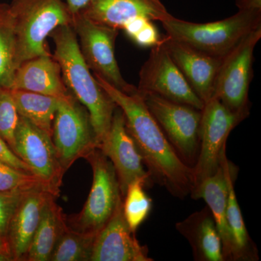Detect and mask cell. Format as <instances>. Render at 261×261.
Wrapping results in <instances>:
<instances>
[{"instance_id": "cell-1", "label": "cell", "mask_w": 261, "mask_h": 261, "mask_svg": "<svg viewBox=\"0 0 261 261\" xmlns=\"http://www.w3.org/2000/svg\"><path fill=\"white\" fill-rule=\"evenodd\" d=\"M93 75L123 112L126 129L135 141L152 182L164 187L178 198L190 195L194 187L193 170L178 157L137 89L133 93H125L99 75Z\"/></svg>"}, {"instance_id": "cell-2", "label": "cell", "mask_w": 261, "mask_h": 261, "mask_svg": "<svg viewBox=\"0 0 261 261\" xmlns=\"http://www.w3.org/2000/svg\"><path fill=\"white\" fill-rule=\"evenodd\" d=\"M49 37L55 44L53 56L61 66L65 87L88 111L99 146L109 132L116 103L98 84L86 64L71 25L58 27Z\"/></svg>"}, {"instance_id": "cell-3", "label": "cell", "mask_w": 261, "mask_h": 261, "mask_svg": "<svg viewBox=\"0 0 261 261\" xmlns=\"http://www.w3.org/2000/svg\"><path fill=\"white\" fill-rule=\"evenodd\" d=\"M166 34L210 56L224 58L250 33L261 27V13L238 10L227 18L197 23L173 17L162 22Z\"/></svg>"}, {"instance_id": "cell-4", "label": "cell", "mask_w": 261, "mask_h": 261, "mask_svg": "<svg viewBox=\"0 0 261 261\" xmlns=\"http://www.w3.org/2000/svg\"><path fill=\"white\" fill-rule=\"evenodd\" d=\"M9 5L16 36L17 68L33 58L49 54L47 37L58 27L71 23L72 14L63 0H13Z\"/></svg>"}, {"instance_id": "cell-5", "label": "cell", "mask_w": 261, "mask_h": 261, "mask_svg": "<svg viewBox=\"0 0 261 261\" xmlns=\"http://www.w3.org/2000/svg\"><path fill=\"white\" fill-rule=\"evenodd\" d=\"M93 172L88 198L78 214L66 216L67 225L75 231L97 236L114 214L123 197L112 163L96 148L85 159Z\"/></svg>"}, {"instance_id": "cell-6", "label": "cell", "mask_w": 261, "mask_h": 261, "mask_svg": "<svg viewBox=\"0 0 261 261\" xmlns=\"http://www.w3.org/2000/svg\"><path fill=\"white\" fill-rule=\"evenodd\" d=\"M51 140L65 173L99 147L88 111L70 92L60 98Z\"/></svg>"}, {"instance_id": "cell-7", "label": "cell", "mask_w": 261, "mask_h": 261, "mask_svg": "<svg viewBox=\"0 0 261 261\" xmlns=\"http://www.w3.org/2000/svg\"><path fill=\"white\" fill-rule=\"evenodd\" d=\"M74 31L82 56L93 74L125 93H133L137 87L123 79L115 55L119 30L97 23L81 13L72 15Z\"/></svg>"}, {"instance_id": "cell-8", "label": "cell", "mask_w": 261, "mask_h": 261, "mask_svg": "<svg viewBox=\"0 0 261 261\" xmlns=\"http://www.w3.org/2000/svg\"><path fill=\"white\" fill-rule=\"evenodd\" d=\"M261 27L250 33L223 58L215 80L213 97L233 113L250 114L249 89L253 78L254 50Z\"/></svg>"}, {"instance_id": "cell-9", "label": "cell", "mask_w": 261, "mask_h": 261, "mask_svg": "<svg viewBox=\"0 0 261 261\" xmlns=\"http://www.w3.org/2000/svg\"><path fill=\"white\" fill-rule=\"evenodd\" d=\"M139 93L178 157L193 167L200 147L202 110L156 94Z\"/></svg>"}, {"instance_id": "cell-10", "label": "cell", "mask_w": 261, "mask_h": 261, "mask_svg": "<svg viewBox=\"0 0 261 261\" xmlns=\"http://www.w3.org/2000/svg\"><path fill=\"white\" fill-rule=\"evenodd\" d=\"M245 118L243 115L229 111L216 98L205 103L202 109L199 153L192 167L194 187L217 171L228 136Z\"/></svg>"}, {"instance_id": "cell-11", "label": "cell", "mask_w": 261, "mask_h": 261, "mask_svg": "<svg viewBox=\"0 0 261 261\" xmlns=\"http://www.w3.org/2000/svg\"><path fill=\"white\" fill-rule=\"evenodd\" d=\"M13 152L23 161L56 198L61 194L65 172L51 136L19 116Z\"/></svg>"}, {"instance_id": "cell-12", "label": "cell", "mask_w": 261, "mask_h": 261, "mask_svg": "<svg viewBox=\"0 0 261 261\" xmlns=\"http://www.w3.org/2000/svg\"><path fill=\"white\" fill-rule=\"evenodd\" d=\"M139 76L137 89L141 93L156 94L198 110L204 107L205 103L195 94L168 54L162 37L159 44L151 47L148 58L141 67Z\"/></svg>"}, {"instance_id": "cell-13", "label": "cell", "mask_w": 261, "mask_h": 261, "mask_svg": "<svg viewBox=\"0 0 261 261\" xmlns=\"http://www.w3.org/2000/svg\"><path fill=\"white\" fill-rule=\"evenodd\" d=\"M98 148L112 163L123 197L128 185L136 180H143L147 187L153 183L145 170L135 141L126 129L123 113L118 106L113 113L109 132Z\"/></svg>"}, {"instance_id": "cell-14", "label": "cell", "mask_w": 261, "mask_h": 261, "mask_svg": "<svg viewBox=\"0 0 261 261\" xmlns=\"http://www.w3.org/2000/svg\"><path fill=\"white\" fill-rule=\"evenodd\" d=\"M123 214V200L97 233L90 261H153L145 245H140Z\"/></svg>"}, {"instance_id": "cell-15", "label": "cell", "mask_w": 261, "mask_h": 261, "mask_svg": "<svg viewBox=\"0 0 261 261\" xmlns=\"http://www.w3.org/2000/svg\"><path fill=\"white\" fill-rule=\"evenodd\" d=\"M162 42L195 94L204 103L210 100L223 58L205 54L167 34L163 36Z\"/></svg>"}, {"instance_id": "cell-16", "label": "cell", "mask_w": 261, "mask_h": 261, "mask_svg": "<svg viewBox=\"0 0 261 261\" xmlns=\"http://www.w3.org/2000/svg\"><path fill=\"white\" fill-rule=\"evenodd\" d=\"M80 13L118 30L138 18L162 23L173 17L161 0H89Z\"/></svg>"}, {"instance_id": "cell-17", "label": "cell", "mask_w": 261, "mask_h": 261, "mask_svg": "<svg viewBox=\"0 0 261 261\" xmlns=\"http://www.w3.org/2000/svg\"><path fill=\"white\" fill-rule=\"evenodd\" d=\"M51 196L46 190L38 189L25 192L19 202L5 236L13 261H25L44 206Z\"/></svg>"}, {"instance_id": "cell-18", "label": "cell", "mask_w": 261, "mask_h": 261, "mask_svg": "<svg viewBox=\"0 0 261 261\" xmlns=\"http://www.w3.org/2000/svg\"><path fill=\"white\" fill-rule=\"evenodd\" d=\"M226 150L223 152L217 171L202 180L192 189V198L205 200L214 216L219 231L225 261H233V244L228 227L226 208L228 199V179L226 174Z\"/></svg>"}, {"instance_id": "cell-19", "label": "cell", "mask_w": 261, "mask_h": 261, "mask_svg": "<svg viewBox=\"0 0 261 261\" xmlns=\"http://www.w3.org/2000/svg\"><path fill=\"white\" fill-rule=\"evenodd\" d=\"M11 89H20L61 98L69 91L65 87L61 66L50 54L23 62L17 68Z\"/></svg>"}, {"instance_id": "cell-20", "label": "cell", "mask_w": 261, "mask_h": 261, "mask_svg": "<svg viewBox=\"0 0 261 261\" xmlns=\"http://www.w3.org/2000/svg\"><path fill=\"white\" fill-rule=\"evenodd\" d=\"M176 230L192 247L195 261H225L222 243L207 206L176 224Z\"/></svg>"}, {"instance_id": "cell-21", "label": "cell", "mask_w": 261, "mask_h": 261, "mask_svg": "<svg viewBox=\"0 0 261 261\" xmlns=\"http://www.w3.org/2000/svg\"><path fill=\"white\" fill-rule=\"evenodd\" d=\"M228 199L226 217L233 244V261H257L258 250L247 231L234 190L238 169L231 161H226Z\"/></svg>"}, {"instance_id": "cell-22", "label": "cell", "mask_w": 261, "mask_h": 261, "mask_svg": "<svg viewBox=\"0 0 261 261\" xmlns=\"http://www.w3.org/2000/svg\"><path fill=\"white\" fill-rule=\"evenodd\" d=\"M66 216L51 196L44 206L25 261H49L58 239L67 228Z\"/></svg>"}, {"instance_id": "cell-23", "label": "cell", "mask_w": 261, "mask_h": 261, "mask_svg": "<svg viewBox=\"0 0 261 261\" xmlns=\"http://www.w3.org/2000/svg\"><path fill=\"white\" fill-rule=\"evenodd\" d=\"M10 90L19 116L51 137L60 98L20 89Z\"/></svg>"}, {"instance_id": "cell-24", "label": "cell", "mask_w": 261, "mask_h": 261, "mask_svg": "<svg viewBox=\"0 0 261 261\" xmlns=\"http://www.w3.org/2000/svg\"><path fill=\"white\" fill-rule=\"evenodd\" d=\"M17 42L9 4L0 3V89H11L16 71Z\"/></svg>"}, {"instance_id": "cell-25", "label": "cell", "mask_w": 261, "mask_h": 261, "mask_svg": "<svg viewBox=\"0 0 261 261\" xmlns=\"http://www.w3.org/2000/svg\"><path fill=\"white\" fill-rule=\"evenodd\" d=\"M95 237L67 226L55 245L49 261H90Z\"/></svg>"}, {"instance_id": "cell-26", "label": "cell", "mask_w": 261, "mask_h": 261, "mask_svg": "<svg viewBox=\"0 0 261 261\" xmlns=\"http://www.w3.org/2000/svg\"><path fill=\"white\" fill-rule=\"evenodd\" d=\"M143 180H136L128 185L123 199V214L132 231H137L148 218L152 209V199L147 195Z\"/></svg>"}, {"instance_id": "cell-27", "label": "cell", "mask_w": 261, "mask_h": 261, "mask_svg": "<svg viewBox=\"0 0 261 261\" xmlns=\"http://www.w3.org/2000/svg\"><path fill=\"white\" fill-rule=\"evenodd\" d=\"M38 189L47 191L44 184L35 175L0 161V192H27Z\"/></svg>"}, {"instance_id": "cell-28", "label": "cell", "mask_w": 261, "mask_h": 261, "mask_svg": "<svg viewBox=\"0 0 261 261\" xmlns=\"http://www.w3.org/2000/svg\"><path fill=\"white\" fill-rule=\"evenodd\" d=\"M19 115L10 89H0V139L12 150L15 145V135Z\"/></svg>"}, {"instance_id": "cell-29", "label": "cell", "mask_w": 261, "mask_h": 261, "mask_svg": "<svg viewBox=\"0 0 261 261\" xmlns=\"http://www.w3.org/2000/svg\"><path fill=\"white\" fill-rule=\"evenodd\" d=\"M136 44L142 47H152L159 44L161 37L153 21L138 18L127 23L123 28Z\"/></svg>"}, {"instance_id": "cell-30", "label": "cell", "mask_w": 261, "mask_h": 261, "mask_svg": "<svg viewBox=\"0 0 261 261\" xmlns=\"http://www.w3.org/2000/svg\"><path fill=\"white\" fill-rule=\"evenodd\" d=\"M27 192H0V237L5 238L10 219Z\"/></svg>"}, {"instance_id": "cell-31", "label": "cell", "mask_w": 261, "mask_h": 261, "mask_svg": "<svg viewBox=\"0 0 261 261\" xmlns=\"http://www.w3.org/2000/svg\"><path fill=\"white\" fill-rule=\"evenodd\" d=\"M0 161L9 165L12 167L17 168L20 171L33 174L30 168L19 159L18 156L10 148L9 146L0 139Z\"/></svg>"}, {"instance_id": "cell-32", "label": "cell", "mask_w": 261, "mask_h": 261, "mask_svg": "<svg viewBox=\"0 0 261 261\" xmlns=\"http://www.w3.org/2000/svg\"><path fill=\"white\" fill-rule=\"evenodd\" d=\"M238 10H249V11L261 13V0H235Z\"/></svg>"}, {"instance_id": "cell-33", "label": "cell", "mask_w": 261, "mask_h": 261, "mask_svg": "<svg viewBox=\"0 0 261 261\" xmlns=\"http://www.w3.org/2000/svg\"><path fill=\"white\" fill-rule=\"evenodd\" d=\"M72 15L80 13L88 4L89 0H63Z\"/></svg>"}, {"instance_id": "cell-34", "label": "cell", "mask_w": 261, "mask_h": 261, "mask_svg": "<svg viewBox=\"0 0 261 261\" xmlns=\"http://www.w3.org/2000/svg\"><path fill=\"white\" fill-rule=\"evenodd\" d=\"M0 255L9 257L10 260L13 261L12 260L11 253H10L9 245H8L6 239L3 238V237H0Z\"/></svg>"}, {"instance_id": "cell-35", "label": "cell", "mask_w": 261, "mask_h": 261, "mask_svg": "<svg viewBox=\"0 0 261 261\" xmlns=\"http://www.w3.org/2000/svg\"><path fill=\"white\" fill-rule=\"evenodd\" d=\"M0 261H11L9 257L5 256V255H0Z\"/></svg>"}]
</instances>
